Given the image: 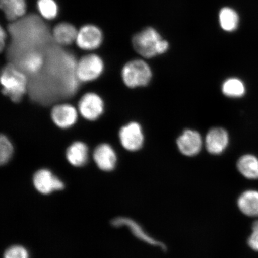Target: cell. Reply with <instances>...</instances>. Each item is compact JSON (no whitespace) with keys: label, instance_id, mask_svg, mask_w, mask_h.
I'll return each mask as SVG.
<instances>
[{"label":"cell","instance_id":"1","mask_svg":"<svg viewBox=\"0 0 258 258\" xmlns=\"http://www.w3.org/2000/svg\"><path fill=\"white\" fill-rule=\"evenodd\" d=\"M135 51L145 58H152L165 53L169 48L168 41L163 39L156 30L151 27L145 28L132 38Z\"/></svg>","mask_w":258,"mask_h":258},{"label":"cell","instance_id":"2","mask_svg":"<svg viewBox=\"0 0 258 258\" xmlns=\"http://www.w3.org/2000/svg\"><path fill=\"white\" fill-rule=\"evenodd\" d=\"M2 92L11 101L18 102L27 92L28 80L24 72L12 66L3 69L1 73Z\"/></svg>","mask_w":258,"mask_h":258},{"label":"cell","instance_id":"3","mask_svg":"<svg viewBox=\"0 0 258 258\" xmlns=\"http://www.w3.org/2000/svg\"><path fill=\"white\" fill-rule=\"evenodd\" d=\"M121 79L128 88L146 86L153 77L152 70L143 59H134L124 64L121 70Z\"/></svg>","mask_w":258,"mask_h":258},{"label":"cell","instance_id":"4","mask_svg":"<svg viewBox=\"0 0 258 258\" xmlns=\"http://www.w3.org/2000/svg\"><path fill=\"white\" fill-rule=\"evenodd\" d=\"M105 69L101 56L95 53L87 54L80 58L76 64V78L82 83L93 82L102 76Z\"/></svg>","mask_w":258,"mask_h":258},{"label":"cell","instance_id":"5","mask_svg":"<svg viewBox=\"0 0 258 258\" xmlns=\"http://www.w3.org/2000/svg\"><path fill=\"white\" fill-rule=\"evenodd\" d=\"M122 147L131 152L141 149L144 144L143 128L139 122L131 121L122 126L118 132Z\"/></svg>","mask_w":258,"mask_h":258},{"label":"cell","instance_id":"6","mask_svg":"<svg viewBox=\"0 0 258 258\" xmlns=\"http://www.w3.org/2000/svg\"><path fill=\"white\" fill-rule=\"evenodd\" d=\"M104 100L94 92H88L84 94L78 103L79 114L85 120L94 121L100 117L104 112Z\"/></svg>","mask_w":258,"mask_h":258},{"label":"cell","instance_id":"7","mask_svg":"<svg viewBox=\"0 0 258 258\" xmlns=\"http://www.w3.org/2000/svg\"><path fill=\"white\" fill-rule=\"evenodd\" d=\"M103 40L104 36L100 28L95 25H86L78 30L76 43L80 49L93 51L101 46Z\"/></svg>","mask_w":258,"mask_h":258},{"label":"cell","instance_id":"8","mask_svg":"<svg viewBox=\"0 0 258 258\" xmlns=\"http://www.w3.org/2000/svg\"><path fill=\"white\" fill-rule=\"evenodd\" d=\"M79 111L72 104L63 103L54 106L50 117L54 125L61 129H68L75 125L79 117Z\"/></svg>","mask_w":258,"mask_h":258},{"label":"cell","instance_id":"9","mask_svg":"<svg viewBox=\"0 0 258 258\" xmlns=\"http://www.w3.org/2000/svg\"><path fill=\"white\" fill-rule=\"evenodd\" d=\"M33 183L35 189L43 195H48L64 188L62 180L54 176L49 170L43 169L37 171L34 174Z\"/></svg>","mask_w":258,"mask_h":258},{"label":"cell","instance_id":"10","mask_svg":"<svg viewBox=\"0 0 258 258\" xmlns=\"http://www.w3.org/2000/svg\"><path fill=\"white\" fill-rule=\"evenodd\" d=\"M177 146L185 156L193 157L202 150L203 141L201 134L192 129H186L177 139Z\"/></svg>","mask_w":258,"mask_h":258},{"label":"cell","instance_id":"11","mask_svg":"<svg viewBox=\"0 0 258 258\" xmlns=\"http://www.w3.org/2000/svg\"><path fill=\"white\" fill-rule=\"evenodd\" d=\"M230 143L228 132L222 127H214L206 135L205 144L210 154L219 155L223 153Z\"/></svg>","mask_w":258,"mask_h":258},{"label":"cell","instance_id":"12","mask_svg":"<svg viewBox=\"0 0 258 258\" xmlns=\"http://www.w3.org/2000/svg\"><path fill=\"white\" fill-rule=\"evenodd\" d=\"M93 159L97 166L105 172L114 170L117 161L114 148L107 143L99 144L95 148L93 153Z\"/></svg>","mask_w":258,"mask_h":258},{"label":"cell","instance_id":"13","mask_svg":"<svg viewBox=\"0 0 258 258\" xmlns=\"http://www.w3.org/2000/svg\"><path fill=\"white\" fill-rule=\"evenodd\" d=\"M111 224L115 227H121L122 226H125V227L128 228L132 234L137 237L138 239L143 241L145 243L153 245V246L161 247L163 249L165 248L163 243L150 236L144 230V229L141 227L140 224H138L137 222L132 220L130 218L118 217L112 220Z\"/></svg>","mask_w":258,"mask_h":258},{"label":"cell","instance_id":"14","mask_svg":"<svg viewBox=\"0 0 258 258\" xmlns=\"http://www.w3.org/2000/svg\"><path fill=\"white\" fill-rule=\"evenodd\" d=\"M78 30L72 24L62 22L53 28L52 38L54 42L62 46H70L75 42Z\"/></svg>","mask_w":258,"mask_h":258},{"label":"cell","instance_id":"15","mask_svg":"<svg viewBox=\"0 0 258 258\" xmlns=\"http://www.w3.org/2000/svg\"><path fill=\"white\" fill-rule=\"evenodd\" d=\"M66 158L69 162L74 167H82L88 162L89 148L82 141H76L68 147Z\"/></svg>","mask_w":258,"mask_h":258},{"label":"cell","instance_id":"16","mask_svg":"<svg viewBox=\"0 0 258 258\" xmlns=\"http://www.w3.org/2000/svg\"><path fill=\"white\" fill-rule=\"evenodd\" d=\"M0 6L6 18L12 22L23 18L27 12L26 0H0Z\"/></svg>","mask_w":258,"mask_h":258},{"label":"cell","instance_id":"17","mask_svg":"<svg viewBox=\"0 0 258 258\" xmlns=\"http://www.w3.org/2000/svg\"><path fill=\"white\" fill-rule=\"evenodd\" d=\"M238 208L248 217H258V191L247 190L241 194L238 199Z\"/></svg>","mask_w":258,"mask_h":258},{"label":"cell","instance_id":"18","mask_svg":"<svg viewBox=\"0 0 258 258\" xmlns=\"http://www.w3.org/2000/svg\"><path fill=\"white\" fill-rule=\"evenodd\" d=\"M238 171L249 179H258V158L252 154H245L238 159Z\"/></svg>","mask_w":258,"mask_h":258},{"label":"cell","instance_id":"19","mask_svg":"<svg viewBox=\"0 0 258 258\" xmlns=\"http://www.w3.org/2000/svg\"><path fill=\"white\" fill-rule=\"evenodd\" d=\"M222 92L225 96L231 98H240L246 92V85L241 79L231 77L225 80L222 85Z\"/></svg>","mask_w":258,"mask_h":258},{"label":"cell","instance_id":"20","mask_svg":"<svg viewBox=\"0 0 258 258\" xmlns=\"http://www.w3.org/2000/svg\"><path fill=\"white\" fill-rule=\"evenodd\" d=\"M219 24L224 31L231 32L237 30L240 18L236 11L230 8H224L219 14Z\"/></svg>","mask_w":258,"mask_h":258},{"label":"cell","instance_id":"21","mask_svg":"<svg viewBox=\"0 0 258 258\" xmlns=\"http://www.w3.org/2000/svg\"><path fill=\"white\" fill-rule=\"evenodd\" d=\"M43 57L37 51H31L25 54L22 59V64L25 71L31 74L37 73L43 66Z\"/></svg>","mask_w":258,"mask_h":258},{"label":"cell","instance_id":"22","mask_svg":"<svg viewBox=\"0 0 258 258\" xmlns=\"http://www.w3.org/2000/svg\"><path fill=\"white\" fill-rule=\"evenodd\" d=\"M37 8L42 17L48 20L55 19L59 13V8L54 0H38Z\"/></svg>","mask_w":258,"mask_h":258},{"label":"cell","instance_id":"23","mask_svg":"<svg viewBox=\"0 0 258 258\" xmlns=\"http://www.w3.org/2000/svg\"><path fill=\"white\" fill-rule=\"evenodd\" d=\"M14 148L9 138L4 134L0 137V163L2 165L8 163L12 159Z\"/></svg>","mask_w":258,"mask_h":258},{"label":"cell","instance_id":"24","mask_svg":"<svg viewBox=\"0 0 258 258\" xmlns=\"http://www.w3.org/2000/svg\"><path fill=\"white\" fill-rule=\"evenodd\" d=\"M4 258H29V254L24 247L14 246L6 250Z\"/></svg>","mask_w":258,"mask_h":258},{"label":"cell","instance_id":"25","mask_svg":"<svg viewBox=\"0 0 258 258\" xmlns=\"http://www.w3.org/2000/svg\"><path fill=\"white\" fill-rule=\"evenodd\" d=\"M248 244L251 249L258 251V221L252 225V233L248 239Z\"/></svg>","mask_w":258,"mask_h":258},{"label":"cell","instance_id":"26","mask_svg":"<svg viewBox=\"0 0 258 258\" xmlns=\"http://www.w3.org/2000/svg\"><path fill=\"white\" fill-rule=\"evenodd\" d=\"M0 48L1 50L3 51L6 45V41L7 39V34L3 27L1 28V32H0Z\"/></svg>","mask_w":258,"mask_h":258}]
</instances>
